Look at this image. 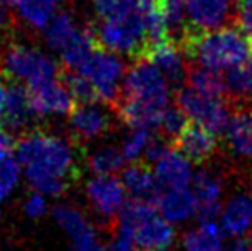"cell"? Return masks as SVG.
Returning a JSON list of instances; mask_svg holds the SVG:
<instances>
[{
    "mask_svg": "<svg viewBox=\"0 0 252 251\" xmlns=\"http://www.w3.org/2000/svg\"><path fill=\"white\" fill-rule=\"evenodd\" d=\"M70 251H106V250L103 248V245L98 243L96 234H91V236H88V238L72 241Z\"/></svg>",
    "mask_w": 252,
    "mask_h": 251,
    "instance_id": "e575fe53",
    "label": "cell"
},
{
    "mask_svg": "<svg viewBox=\"0 0 252 251\" xmlns=\"http://www.w3.org/2000/svg\"><path fill=\"white\" fill-rule=\"evenodd\" d=\"M223 231L228 236H242L252 225V200L249 196H235L221 214Z\"/></svg>",
    "mask_w": 252,
    "mask_h": 251,
    "instance_id": "44dd1931",
    "label": "cell"
},
{
    "mask_svg": "<svg viewBox=\"0 0 252 251\" xmlns=\"http://www.w3.org/2000/svg\"><path fill=\"white\" fill-rule=\"evenodd\" d=\"M28 97L33 114L36 115H63L74 108V98L62 79L43 81L28 88Z\"/></svg>",
    "mask_w": 252,
    "mask_h": 251,
    "instance_id": "9c48e42d",
    "label": "cell"
},
{
    "mask_svg": "<svg viewBox=\"0 0 252 251\" xmlns=\"http://www.w3.org/2000/svg\"><path fill=\"white\" fill-rule=\"evenodd\" d=\"M2 5H10V3H16V0H0Z\"/></svg>",
    "mask_w": 252,
    "mask_h": 251,
    "instance_id": "b9f144b4",
    "label": "cell"
},
{
    "mask_svg": "<svg viewBox=\"0 0 252 251\" xmlns=\"http://www.w3.org/2000/svg\"><path fill=\"white\" fill-rule=\"evenodd\" d=\"M19 179V164L10 151L0 150V200L9 196Z\"/></svg>",
    "mask_w": 252,
    "mask_h": 251,
    "instance_id": "f546056e",
    "label": "cell"
},
{
    "mask_svg": "<svg viewBox=\"0 0 252 251\" xmlns=\"http://www.w3.org/2000/svg\"><path fill=\"white\" fill-rule=\"evenodd\" d=\"M226 141L239 157L252 158V110L237 107L225 129Z\"/></svg>",
    "mask_w": 252,
    "mask_h": 251,
    "instance_id": "d6986e66",
    "label": "cell"
},
{
    "mask_svg": "<svg viewBox=\"0 0 252 251\" xmlns=\"http://www.w3.org/2000/svg\"><path fill=\"white\" fill-rule=\"evenodd\" d=\"M186 251H223V232L216 222H202L201 227L184 236Z\"/></svg>",
    "mask_w": 252,
    "mask_h": 251,
    "instance_id": "7402d4cb",
    "label": "cell"
},
{
    "mask_svg": "<svg viewBox=\"0 0 252 251\" xmlns=\"http://www.w3.org/2000/svg\"><path fill=\"white\" fill-rule=\"evenodd\" d=\"M177 45L190 62L213 69H230L252 59V38L239 24L201 31L187 23Z\"/></svg>",
    "mask_w": 252,
    "mask_h": 251,
    "instance_id": "3957f363",
    "label": "cell"
},
{
    "mask_svg": "<svg viewBox=\"0 0 252 251\" xmlns=\"http://www.w3.org/2000/svg\"><path fill=\"white\" fill-rule=\"evenodd\" d=\"M173 148H177L184 157L189 158V162L201 165L216 153L218 138L211 129L190 119V122H187L175 138Z\"/></svg>",
    "mask_w": 252,
    "mask_h": 251,
    "instance_id": "8fae6325",
    "label": "cell"
},
{
    "mask_svg": "<svg viewBox=\"0 0 252 251\" xmlns=\"http://www.w3.org/2000/svg\"><path fill=\"white\" fill-rule=\"evenodd\" d=\"M187 86L196 90L197 93L211 98H225L228 100V86H226V77L221 74L220 69L206 67L201 64H194L187 69L186 74Z\"/></svg>",
    "mask_w": 252,
    "mask_h": 251,
    "instance_id": "ac0fdd59",
    "label": "cell"
},
{
    "mask_svg": "<svg viewBox=\"0 0 252 251\" xmlns=\"http://www.w3.org/2000/svg\"><path fill=\"white\" fill-rule=\"evenodd\" d=\"M175 102L187 117L216 134H221L230 122V102L225 98L204 97L190 86H182L175 91Z\"/></svg>",
    "mask_w": 252,
    "mask_h": 251,
    "instance_id": "52a82bcc",
    "label": "cell"
},
{
    "mask_svg": "<svg viewBox=\"0 0 252 251\" xmlns=\"http://www.w3.org/2000/svg\"><path fill=\"white\" fill-rule=\"evenodd\" d=\"M244 69H246V93L252 97V59L244 64Z\"/></svg>",
    "mask_w": 252,
    "mask_h": 251,
    "instance_id": "8d00e7d4",
    "label": "cell"
},
{
    "mask_svg": "<svg viewBox=\"0 0 252 251\" xmlns=\"http://www.w3.org/2000/svg\"><path fill=\"white\" fill-rule=\"evenodd\" d=\"M175 241V231L166 218L156 214L144 218L134 231V243L143 251H165Z\"/></svg>",
    "mask_w": 252,
    "mask_h": 251,
    "instance_id": "9a60e30c",
    "label": "cell"
},
{
    "mask_svg": "<svg viewBox=\"0 0 252 251\" xmlns=\"http://www.w3.org/2000/svg\"><path fill=\"white\" fill-rule=\"evenodd\" d=\"M186 124H187L186 112L175 104L165 108V112H163V115H161V121H159V124H158V129H159V134L165 136L173 146V141H175V138L179 136V133L184 129Z\"/></svg>",
    "mask_w": 252,
    "mask_h": 251,
    "instance_id": "f1b7e54d",
    "label": "cell"
},
{
    "mask_svg": "<svg viewBox=\"0 0 252 251\" xmlns=\"http://www.w3.org/2000/svg\"><path fill=\"white\" fill-rule=\"evenodd\" d=\"M126 191L136 200H144L156 205L163 193V186L151 172L148 162H134L122 174Z\"/></svg>",
    "mask_w": 252,
    "mask_h": 251,
    "instance_id": "5bb4252c",
    "label": "cell"
},
{
    "mask_svg": "<svg viewBox=\"0 0 252 251\" xmlns=\"http://www.w3.org/2000/svg\"><path fill=\"white\" fill-rule=\"evenodd\" d=\"M86 196L100 218L115 225L122 208L126 207V186L115 176H96L86 186Z\"/></svg>",
    "mask_w": 252,
    "mask_h": 251,
    "instance_id": "ba28073f",
    "label": "cell"
},
{
    "mask_svg": "<svg viewBox=\"0 0 252 251\" xmlns=\"http://www.w3.org/2000/svg\"><path fill=\"white\" fill-rule=\"evenodd\" d=\"M16 140H14V136L9 133L7 129H2L0 127V150L2 151H10L12 153L14 150H16Z\"/></svg>",
    "mask_w": 252,
    "mask_h": 251,
    "instance_id": "d590c367",
    "label": "cell"
},
{
    "mask_svg": "<svg viewBox=\"0 0 252 251\" xmlns=\"http://www.w3.org/2000/svg\"><path fill=\"white\" fill-rule=\"evenodd\" d=\"M126 164V157H124L122 150L115 146H105L101 150L94 151L88 160L91 172L96 176H113L119 172Z\"/></svg>",
    "mask_w": 252,
    "mask_h": 251,
    "instance_id": "4316f807",
    "label": "cell"
},
{
    "mask_svg": "<svg viewBox=\"0 0 252 251\" xmlns=\"http://www.w3.org/2000/svg\"><path fill=\"white\" fill-rule=\"evenodd\" d=\"M79 28L67 12H59L47 24V43L53 50L63 52L79 35Z\"/></svg>",
    "mask_w": 252,
    "mask_h": 251,
    "instance_id": "cb8c5ba5",
    "label": "cell"
},
{
    "mask_svg": "<svg viewBox=\"0 0 252 251\" xmlns=\"http://www.w3.org/2000/svg\"><path fill=\"white\" fill-rule=\"evenodd\" d=\"M168 91L161 71L150 59H137L126 74L120 93L112 104L117 117L129 127H158L168 107Z\"/></svg>",
    "mask_w": 252,
    "mask_h": 251,
    "instance_id": "7a4b0ae2",
    "label": "cell"
},
{
    "mask_svg": "<svg viewBox=\"0 0 252 251\" xmlns=\"http://www.w3.org/2000/svg\"><path fill=\"white\" fill-rule=\"evenodd\" d=\"M221 214V203L220 201H209V203H197L196 217L201 222H215L216 217Z\"/></svg>",
    "mask_w": 252,
    "mask_h": 251,
    "instance_id": "836d02e7",
    "label": "cell"
},
{
    "mask_svg": "<svg viewBox=\"0 0 252 251\" xmlns=\"http://www.w3.org/2000/svg\"><path fill=\"white\" fill-rule=\"evenodd\" d=\"M223 184L218 174L209 171H199L192 178V193L197 203H209V201H220Z\"/></svg>",
    "mask_w": 252,
    "mask_h": 251,
    "instance_id": "83f0119b",
    "label": "cell"
},
{
    "mask_svg": "<svg viewBox=\"0 0 252 251\" xmlns=\"http://www.w3.org/2000/svg\"><path fill=\"white\" fill-rule=\"evenodd\" d=\"M237 24L252 38V0H237Z\"/></svg>",
    "mask_w": 252,
    "mask_h": 251,
    "instance_id": "1f68e13d",
    "label": "cell"
},
{
    "mask_svg": "<svg viewBox=\"0 0 252 251\" xmlns=\"http://www.w3.org/2000/svg\"><path fill=\"white\" fill-rule=\"evenodd\" d=\"M59 77L67 86V90L70 91L74 102H77V104H93V102H98V95L94 86L77 71L63 67L59 72Z\"/></svg>",
    "mask_w": 252,
    "mask_h": 251,
    "instance_id": "484cf974",
    "label": "cell"
},
{
    "mask_svg": "<svg viewBox=\"0 0 252 251\" xmlns=\"http://www.w3.org/2000/svg\"><path fill=\"white\" fill-rule=\"evenodd\" d=\"M31 114H33V110H31L26 88H23L19 83L7 84L5 110H3L2 117V122L5 124L7 129L21 131L30 122Z\"/></svg>",
    "mask_w": 252,
    "mask_h": 251,
    "instance_id": "ffe728a7",
    "label": "cell"
},
{
    "mask_svg": "<svg viewBox=\"0 0 252 251\" xmlns=\"http://www.w3.org/2000/svg\"><path fill=\"white\" fill-rule=\"evenodd\" d=\"M144 59H150L161 71L170 90L177 91L184 86L187 67L182 62V52H180L179 45L173 40H166L161 41V43L151 45Z\"/></svg>",
    "mask_w": 252,
    "mask_h": 251,
    "instance_id": "4fadbf2b",
    "label": "cell"
},
{
    "mask_svg": "<svg viewBox=\"0 0 252 251\" xmlns=\"http://www.w3.org/2000/svg\"><path fill=\"white\" fill-rule=\"evenodd\" d=\"M246 245H247V248L252 251V229L249 231V234H247V238H246Z\"/></svg>",
    "mask_w": 252,
    "mask_h": 251,
    "instance_id": "60d3db41",
    "label": "cell"
},
{
    "mask_svg": "<svg viewBox=\"0 0 252 251\" xmlns=\"http://www.w3.org/2000/svg\"><path fill=\"white\" fill-rule=\"evenodd\" d=\"M45 210H47V203H45L43 193H40V191L31 193L30 196H28L26 203H24V212L28 214V217L38 218L45 214Z\"/></svg>",
    "mask_w": 252,
    "mask_h": 251,
    "instance_id": "d6a6232c",
    "label": "cell"
},
{
    "mask_svg": "<svg viewBox=\"0 0 252 251\" xmlns=\"http://www.w3.org/2000/svg\"><path fill=\"white\" fill-rule=\"evenodd\" d=\"M141 251H143V250H141Z\"/></svg>",
    "mask_w": 252,
    "mask_h": 251,
    "instance_id": "7bdbcfd3",
    "label": "cell"
},
{
    "mask_svg": "<svg viewBox=\"0 0 252 251\" xmlns=\"http://www.w3.org/2000/svg\"><path fill=\"white\" fill-rule=\"evenodd\" d=\"M197 200L192 191L186 188H166L159 196L156 208L168 222H180L196 214Z\"/></svg>",
    "mask_w": 252,
    "mask_h": 251,
    "instance_id": "e0dca14e",
    "label": "cell"
},
{
    "mask_svg": "<svg viewBox=\"0 0 252 251\" xmlns=\"http://www.w3.org/2000/svg\"><path fill=\"white\" fill-rule=\"evenodd\" d=\"M7 28H9V14L5 12L3 5L0 3V33H3Z\"/></svg>",
    "mask_w": 252,
    "mask_h": 251,
    "instance_id": "f35d334b",
    "label": "cell"
},
{
    "mask_svg": "<svg viewBox=\"0 0 252 251\" xmlns=\"http://www.w3.org/2000/svg\"><path fill=\"white\" fill-rule=\"evenodd\" d=\"M16 5L30 26L45 28L55 14L59 0H16Z\"/></svg>",
    "mask_w": 252,
    "mask_h": 251,
    "instance_id": "d4e9b609",
    "label": "cell"
},
{
    "mask_svg": "<svg viewBox=\"0 0 252 251\" xmlns=\"http://www.w3.org/2000/svg\"><path fill=\"white\" fill-rule=\"evenodd\" d=\"M94 31L100 47L106 50L127 54L136 61L146 57L150 41L144 24V7L105 17Z\"/></svg>",
    "mask_w": 252,
    "mask_h": 251,
    "instance_id": "277c9868",
    "label": "cell"
},
{
    "mask_svg": "<svg viewBox=\"0 0 252 251\" xmlns=\"http://www.w3.org/2000/svg\"><path fill=\"white\" fill-rule=\"evenodd\" d=\"M28 181L43 194H62L77 179L79 169L72 146L57 134L34 131L16 146Z\"/></svg>",
    "mask_w": 252,
    "mask_h": 251,
    "instance_id": "6da1fadb",
    "label": "cell"
},
{
    "mask_svg": "<svg viewBox=\"0 0 252 251\" xmlns=\"http://www.w3.org/2000/svg\"><path fill=\"white\" fill-rule=\"evenodd\" d=\"M156 179L163 188H186L192 181V169L189 158L177 148H170L156 162Z\"/></svg>",
    "mask_w": 252,
    "mask_h": 251,
    "instance_id": "2e32d148",
    "label": "cell"
},
{
    "mask_svg": "<svg viewBox=\"0 0 252 251\" xmlns=\"http://www.w3.org/2000/svg\"><path fill=\"white\" fill-rule=\"evenodd\" d=\"M53 218L65 231L70 241H77V239L94 234V229L86 220V217L77 208L70 207V205H57L53 208Z\"/></svg>",
    "mask_w": 252,
    "mask_h": 251,
    "instance_id": "603a6c76",
    "label": "cell"
},
{
    "mask_svg": "<svg viewBox=\"0 0 252 251\" xmlns=\"http://www.w3.org/2000/svg\"><path fill=\"white\" fill-rule=\"evenodd\" d=\"M5 100H7V84H5V81L0 77V121H2L3 110H5Z\"/></svg>",
    "mask_w": 252,
    "mask_h": 251,
    "instance_id": "74e56055",
    "label": "cell"
},
{
    "mask_svg": "<svg viewBox=\"0 0 252 251\" xmlns=\"http://www.w3.org/2000/svg\"><path fill=\"white\" fill-rule=\"evenodd\" d=\"M0 64L7 76L16 81H26L30 86L55 77L57 64L41 52L26 45H7L0 50Z\"/></svg>",
    "mask_w": 252,
    "mask_h": 251,
    "instance_id": "5b68a950",
    "label": "cell"
},
{
    "mask_svg": "<svg viewBox=\"0 0 252 251\" xmlns=\"http://www.w3.org/2000/svg\"><path fill=\"white\" fill-rule=\"evenodd\" d=\"M117 115V114H113ZM113 115L105 107L93 104H79L70 110V129L72 136L79 143L94 141L110 133Z\"/></svg>",
    "mask_w": 252,
    "mask_h": 251,
    "instance_id": "30bf717a",
    "label": "cell"
},
{
    "mask_svg": "<svg viewBox=\"0 0 252 251\" xmlns=\"http://www.w3.org/2000/svg\"><path fill=\"white\" fill-rule=\"evenodd\" d=\"M94 86L98 102L110 104L117 100L120 93V79L124 76V64L113 52L98 47L77 69Z\"/></svg>",
    "mask_w": 252,
    "mask_h": 251,
    "instance_id": "8992f818",
    "label": "cell"
},
{
    "mask_svg": "<svg viewBox=\"0 0 252 251\" xmlns=\"http://www.w3.org/2000/svg\"><path fill=\"white\" fill-rule=\"evenodd\" d=\"M187 23L201 31L228 26L233 21V0H184Z\"/></svg>",
    "mask_w": 252,
    "mask_h": 251,
    "instance_id": "7c38bea8",
    "label": "cell"
},
{
    "mask_svg": "<svg viewBox=\"0 0 252 251\" xmlns=\"http://www.w3.org/2000/svg\"><path fill=\"white\" fill-rule=\"evenodd\" d=\"M150 136H151L150 129H144V127L132 129V133L122 143V153L127 162L137 160L144 153V148H146L148 141H150Z\"/></svg>",
    "mask_w": 252,
    "mask_h": 251,
    "instance_id": "4dcf8cb0",
    "label": "cell"
},
{
    "mask_svg": "<svg viewBox=\"0 0 252 251\" xmlns=\"http://www.w3.org/2000/svg\"><path fill=\"white\" fill-rule=\"evenodd\" d=\"M226 251H251V250L247 248L246 241H235V243H232V246Z\"/></svg>",
    "mask_w": 252,
    "mask_h": 251,
    "instance_id": "ab89813d",
    "label": "cell"
}]
</instances>
